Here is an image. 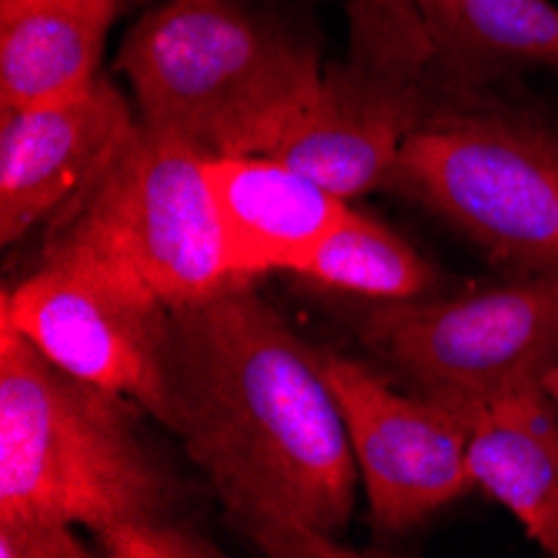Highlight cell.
Returning <instances> with one entry per match:
<instances>
[{
    "label": "cell",
    "mask_w": 558,
    "mask_h": 558,
    "mask_svg": "<svg viewBox=\"0 0 558 558\" xmlns=\"http://www.w3.org/2000/svg\"><path fill=\"white\" fill-rule=\"evenodd\" d=\"M385 187L501 271H558V124L535 111L495 94L441 108L401 144Z\"/></svg>",
    "instance_id": "4"
},
{
    "label": "cell",
    "mask_w": 558,
    "mask_h": 558,
    "mask_svg": "<svg viewBox=\"0 0 558 558\" xmlns=\"http://www.w3.org/2000/svg\"><path fill=\"white\" fill-rule=\"evenodd\" d=\"M121 4H124V0H121Z\"/></svg>",
    "instance_id": "18"
},
{
    "label": "cell",
    "mask_w": 558,
    "mask_h": 558,
    "mask_svg": "<svg viewBox=\"0 0 558 558\" xmlns=\"http://www.w3.org/2000/svg\"><path fill=\"white\" fill-rule=\"evenodd\" d=\"M322 365L344 415L375 532H412L475 488L472 415L422 391H395L388 378L348 354L322 351Z\"/></svg>",
    "instance_id": "9"
},
{
    "label": "cell",
    "mask_w": 558,
    "mask_h": 558,
    "mask_svg": "<svg viewBox=\"0 0 558 558\" xmlns=\"http://www.w3.org/2000/svg\"><path fill=\"white\" fill-rule=\"evenodd\" d=\"M168 322L171 308L161 298L77 251H44L40 268L0 298V325L24 335L68 375L137 401L161 425Z\"/></svg>",
    "instance_id": "8"
},
{
    "label": "cell",
    "mask_w": 558,
    "mask_h": 558,
    "mask_svg": "<svg viewBox=\"0 0 558 558\" xmlns=\"http://www.w3.org/2000/svg\"><path fill=\"white\" fill-rule=\"evenodd\" d=\"M208 181L225 265L241 281L294 275L354 208L351 197L278 155L208 158Z\"/></svg>",
    "instance_id": "11"
},
{
    "label": "cell",
    "mask_w": 558,
    "mask_h": 558,
    "mask_svg": "<svg viewBox=\"0 0 558 558\" xmlns=\"http://www.w3.org/2000/svg\"><path fill=\"white\" fill-rule=\"evenodd\" d=\"M294 278L365 301H412L438 294V271L378 218L351 208L304 258Z\"/></svg>",
    "instance_id": "15"
},
{
    "label": "cell",
    "mask_w": 558,
    "mask_h": 558,
    "mask_svg": "<svg viewBox=\"0 0 558 558\" xmlns=\"http://www.w3.org/2000/svg\"><path fill=\"white\" fill-rule=\"evenodd\" d=\"M545 391H548V395H551V398L558 401V365H555V368L548 372V378H545Z\"/></svg>",
    "instance_id": "17"
},
{
    "label": "cell",
    "mask_w": 558,
    "mask_h": 558,
    "mask_svg": "<svg viewBox=\"0 0 558 558\" xmlns=\"http://www.w3.org/2000/svg\"><path fill=\"white\" fill-rule=\"evenodd\" d=\"M137 121L128 97L108 77L54 105L4 111L0 241L11 247L34 228H50L74 208L121 155Z\"/></svg>",
    "instance_id": "10"
},
{
    "label": "cell",
    "mask_w": 558,
    "mask_h": 558,
    "mask_svg": "<svg viewBox=\"0 0 558 558\" xmlns=\"http://www.w3.org/2000/svg\"><path fill=\"white\" fill-rule=\"evenodd\" d=\"M44 251L105 262L168 308L241 281L225 265L208 155L144 121L90 191L50 225Z\"/></svg>",
    "instance_id": "5"
},
{
    "label": "cell",
    "mask_w": 558,
    "mask_h": 558,
    "mask_svg": "<svg viewBox=\"0 0 558 558\" xmlns=\"http://www.w3.org/2000/svg\"><path fill=\"white\" fill-rule=\"evenodd\" d=\"M365 344L415 391L478 422L488 404L545 388L558 365V271L412 301H375Z\"/></svg>",
    "instance_id": "7"
},
{
    "label": "cell",
    "mask_w": 558,
    "mask_h": 558,
    "mask_svg": "<svg viewBox=\"0 0 558 558\" xmlns=\"http://www.w3.org/2000/svg\"><path fill=\"white\" fill-rule=\"evenodd\" d=\"M344 58L322 74L312 108L275 155L354 201L385 187L401 144L448 97L415 0H344Z\"/></svg>",
    "instance_id": "6"
},
{
    "label": "cell",
    "mask_w": 558,
    "mask_h": 558,
    "mask_svg": "<svg viewBox=\"0 0 558 558\" xmlns=\"http://www.w3.org/2000/svg\"><path fill=\"white\" fill-rule=\"evenodd\" d=\"M137 118L208 158L275 155L322 84L318 47L241 0H161L124 37Z\"/></svg>",
    "instance_id": "3"
},
{
    "label": "cell",
    "mask_w": 558,
    "mask_h": 558,
    "mask_svg": "<svg viewBox=\"0 0 558 558\" xmlns=\"http://www.w3.org/2000/svg\"><path fill=\"white\" fill-rule=\"evenodd\" d=\"M165 425L258 551L354 555L341 535L362 475L322 348L304 341L255 281L171 308Z\"/></svg>",
    "instance_id": "1"
},
{
    "label": "cell",
    "mask_w": 558,
    "mask_h": 558,
    "mask_svg": "<svg viewBox=\"0 0 558 558\" xmlns=\"http://www.w3.org/2000/svg\"><path fill=\"white\" fill-rule=\"evenodd\" d=\"M0 555L4 558H84L87 542L74 525L47 519H8L0 515Z\"/></svg>",
    "instance_id": "16"
},
{
    "label": "cell",
    "mask_w": 558,
    "mask_h": 558,
    "mask_svg": "<svg viewBox=\"0 0 558 558\" xmlns=\"http://www.w3.org/2000/svg\"><path fill=\"white\" fill-rule=\"evenodd\" d=\"M469 469L475 485L558 558V401L545 388L488 404L469 438Z\"/></svg>",
    "instance_id": "14"
},
{
    "label": "cell",
    "mask_w": 558,
    "mask_h": 558,
    "mask_svg": "<svg viewBox=\"0 0 558 558\" xmlns=\"http://www.w3.org/2000/svg\"><path fill=\"white\" fill-rule=\"evenodd\" d=\"M141 412L0 325V515L87 529L111 558L221 555L181 515V485Z\"/></svg>",
    "instance_id": "2"
},
{
    "label": "cell",
    "mask_w": 558,
    "mask_h": 558,
    "mask_svg": "<svg viewBox=\"0 0 558 558\" xmlns=\"http://www.w3.org/2000/svg\"><path fill=\"white\" fill-rule=\"evenodd\" d=\"M432 34L448 105L495 94L529 68L558 71L551 0H415Z\"/></svg>",
    "instance_id": "12"
},
{
    "label": "cell",
    "mask_w": 558,
    "mask_h": 558,
    "mask_svg": "<svg viewBox=\"0 0 558 558\" xmlns=\"http://www.w3.org/2000/svg\"><path fill=\"white\" fill-rule=\"evenodd\" d=\"M121 0H0L4 111L90 90Z\"/></svg>",
    "instance_id": "13"
}]
</instances>
